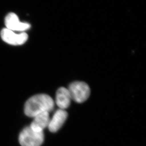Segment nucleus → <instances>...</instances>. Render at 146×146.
<instances>
[{"label": "nucleus", "instance_id": "1", "mask_svg": "<svg viewBox=\"0 0 146 146\" xmlns=\"http://www.w3.org/2000/svg\"><path fill=\"white\" fill-rule=\"evenodd\" d=\"M54 102L46 94H39L29 98L25 103L24 113L28 117L34 118L44 113H49L54 109Z\"/></svg>", "mask_w": 146, "mask_h": 146}, {"label": "nucleus", "instance_id": "2", "mask_svg": "<svg viewBox=\"0 0 146 146\" xmlns=\"http://www.w3.org/2000/svg\"><path fill=\"white\" fill-rule=\"evenodd\" d=\"M19 140L21 146H40L44 141V132L35 131L27 127L21 132Z\"/></svg>", "mask_w": 146, "mask_h": 146}, {"label": "nucleus", "instance_id": "3", "mask_svg": "<svg viewBox=\"0 0 146 146\" xmlns=\"http://www.w3.org/2000/svg\"><path fill=\"white\" fill-rule=\"evenodd\" d=\"M69 90L72 99L78 103H82L86 101L90 96V88L83 82L76 81L69 86Z\"/></svg>", "mask_w": 146, "mask_h": 146}, {"label": "nucleus", "instance_id": "4", "mask_svg": "<svg viewBox=\"0 0 146 146\" xmlns=\"http://www.w3.org/2000/svg\"><path fill=\"white\" fill-rule=\"evenodd\" d=\"M1 37L6 43L14 46L21 45L24 44L28 39V34L25 32L17 34L6 28L1 30Z\"/></svg>", "mask_w": 146, "mask_h": 146}, {"label": "nucleus", "instance_id": "5", "mask_svg": "<svg viewBox=\"0 0 146 146\" xmlns=\"http://www.w3.org/2000/svg\"><path fill=\"white\" fill-rule=\"evenodd\" d=\"M5 24L6 29L13 31H24L31 27L29 24L21 22L18 16L14 13H10L6 16Z\"/></svg>", "mask_w": 146, "mask_h": 146}, {"label": "nucleus", "instance_id": "6", "mask_svg": "<svg viewBox=\"0 0 146 146\" xmlns=\"http://www.w3.org/2000/svg\"><path fill=\"white\" fill-rule=\"evenodd\" d=\"M68 113L66 111L59 109L54 113V115L50 119L49 130L52 132L58 131L62 127L67 118Z\"/></svg>", "mask_w": 146, "mask_h": 146}, {"label": "nucleus", "instance_id": "7", "mask_svg": "<svg viewBox=\"0 0 146 146\" xmlns=\"http://www.w3.org/2000/svg\"><path fill=\"white\" fill-rule=\"evenodd\" d=\"M69 90L65 87H61L56 94L55 102L59 109L64 110L69 107L72 100Z\"/></svg>", "mask_w": 146, "mask_h": 146}, {"label": "nucleus", "instance_id": "8", "mask_svg": "<svg viewBox=\"0 0 146 146\" xmlns=\"http://www.w3.org/2000/svg\"><path fill=\"white\" fill-rule=\"evenodd\" d=\"M50 119L49 113H41L34 117V120L29 127L35 131L43 132L44 129L48 126Z\"/></svg>", "mask_w": 146, "mask_h": 146}]
</instances>
